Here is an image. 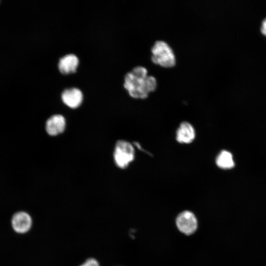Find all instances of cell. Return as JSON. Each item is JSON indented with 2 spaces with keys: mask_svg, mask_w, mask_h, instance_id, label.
Returning a JSON list of instances; mask_svg holds the SVG:
<instances>
[{
  "mask_svg": "<svg viewBox=\"0 0 266 266\" xmlns=\"http://www.w3.org/2000/svg\"><path fill=\"white\" fill-rule=\"evenodd\" d=\"M216 164L221 168H232L234 166V162L232 154L226 150L222 151L216 158Z\"/></svg>",
  "mask_w": 266,
  "mask_h": 266,
  "instance_id": "obj_10",
  "label": "cell"
},
{
  "mask_svg": "<svg viewBox=\"0 0 266 266\" xmlns=\"http://www.w3.org/2000/svg\"><path fill=\"white\" fill-rule=\"evenodd\" d=\"M156 86V78L148 75L147 69L143 66L134 67L125 76L124 87L129 95L135 99L146 98Z\"/></svg>",
  "mask_w": 266,
  "mask_h": 266,
  "instance_id": "obj_1",
  "label": "cell"
},
{
  "mask_svg": "<svg viewBox=\"0 0 266 266\" xmlns=\"http://www.w3.org/2000/svg\"><path fill=\"white\" fill-rule=\"evenodd\" d=\"M261 32L263 34L266 36V18H265L262 22L261 27Z\"/></svg>",
  "mask_w": 266,
  "mask_h": 266,
  "instance_id": "obj_12",
  "label": "cell"
},
{
  "mask_svg": "<svg viewBox=\"0 0 266 266\" xmlns=\"http://www.w3.org/2000/svg\"><path fill=\"white\" fill-rule=\"evenodd\" d=\"M33 220L30 215L25 211L15 213L11 219L13 229L17 233H24L31 229Z\"/></svg>",
  "mask_w": 266,
  "mask_h": 266,
  "instance_id": "obj_5",
  "label": "cell"
},
{
  "mask_svg": "<svg viewBox=\"0 0 266 266\" xmlns=\"http://www.w3.org/2000/svg\"><path fill=\"white\" fill-rule=\"evenodd\" d=\"M78 64L79 60L77 56L73 54H68L59 59L58 66L60 72L67 74L75 72Z\"/></svg>",
  "mask_w": 266,
  "mask_h": 266,
  "instance_id": "obj_9",
  "label": "cell"
},
{
  "mask_svg": "<svg viewBox=\"0 0 266 266\" xmlns=\"http://www.w3.org/2000/svg\"><path fill=\"white\" fill-rule=\"evenodd\" d=\"M176 226L178 231L186 235L194 233L198 227V222L195 214L190 210L180 212L175 219Z\"/></svg>",
  "mask_w": 266,
  "mask_h": 266,
  "instance_id": "obj_4",
  "label": "cell"
},
{
  "mask_svg": "<svg viewBox=\"0 0 266 266\" xmlns=\"http://www.w3.org/2000/svg\"><path fill=\"white\" fill-rule=\"evenodd\" d=\"M79 266H100L98 261L94 258H90L86 260Z\"/></svg>",
  "mask_w": 266,
  "mask_h": 266,
  "instance_id": "obj_11",
  "label": "cell"
},
{
  "mask_svg": "<svg viewBox=\"0 0 266 266\" xmlns=\"http://www.w3.org/2000/svg\"><path fill=\"white\" fill-rule=\"evenodd\" d=\"M66 127L65 118L61 114L50 116L45 123V130L51 136H57L63 133Z\"/></svg>",
  "mask_w": 266,
  "mask_h": 266,
  "instance_id": "obj_6",
  "label": "cell"
},
{
  "mask_svg": "<svg viewBox=\"0 0 266 266\" xmlns=\"http://www.w3.org/2000/svg\"><path fill=\"white\" fill-rule=\"evenodd\" d=\"M134 157V148L131 143L125 140H119L116 142L113 159L118 167L122 169L127 167Z\"/></svg>",
  "mask_w": 266,
  "mask_h": 266,
  "instance_id": "obj_3",
  "label": "cell"
},
{
  "mask_svg": "<svg viewBox=\"0 0 266 266\" xmlns=\"http://www.w3.org/2000/svg\"><path fill=\"white\" fill-rule=\"evenodd\" d=\"M196 137L194 128L188 122H182L176 132V139L180 143L189 144L193 141Z\"/></svg>",
  "mask_w": 266,
  "mask_h": 266,
  "instance_id": "obj_8",
  "label": "cell"
},
{
  "mask_svg": "<svg viewBox=\"0 0 266 266\" xmlns=\"http://www.w3.org/2000/svg\"><path fill=\"white\" fill-rule=\"evenodd\" d=\"M61 99L66 106L71 108H76L82 103L83 96L80 89L73 87L65 89L62 93Z\"/></svg>",
  "mask_w": 266,
  "mask_h": 266,
  "instance_id": "obj_7",
  "label": "cell"
},
{
  "mask_svg": "<svg viewBox=\"0 0 266 266\" xmlns=\"http://www.w3.org/2000/svg\"><path fill=\"white\" fill-rule=\"evenodd\" d=\"M152 61L161 66L171 67L175 65V57L171 48L166 42L157 41L151 49Z\"/></svg>",
  "mask_w": 266,
  "mask_h": 266,
  "instance_id": "obj_2",
  "label": "cell"
}]
</instances>
